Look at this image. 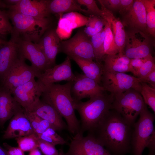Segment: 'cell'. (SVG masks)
I'll use <instances>...</instances> for the list:
<instances>
[{"mask_svg": "<svg viewBox=\"0 0 155 155\" xmlns=\"http://www.w3.org/2000/svg\"><path fill=\"white\" fill-rule=\"evenodd\" d=\"M70 60L67 56L61 64L46 69L37 78L36 81L44 86L62 81H73L75 75L72 70Z\"/></svg>", "mask_w": 155, "mask_h": 155, "instance_id": "14", "label": "cell"}, {"mask_svg": "<svg viewBox=\"0 0 155 155\" xmlns=\"http://www.w3.org/2000/svg\"><path fill=\"white\" fill-rule=\"evenodd\" d=\"M25 61L19 57L2 80L3 87L11 93L16 88L37 77L31 66L27 65Z\"/></svg>", "mask_w": 155, "mask_h": 155, "instance_id": "11", "label": "cell"}, {"mask_svg": "<svg viewBox=\"0 0 155 155\" xmlns=\"http://www.w3.org/2000/svg\"><path fill=\"white\" fill-rule=\"evenodd\" d=\"M47 0H20L16 5L8 7L23 14L39 18H48Z\"/></svg>", "mask_w": 155, "mask_h": 155, "instance_id": "20", "label": "cell"}, {"mask_svg": "<svg viewBox=\"0 0 155 155\" xmlns=\"http://www.w3.org/2000/svg\"><path fill=\"white\" fill-rule=\"evenodd\" d=\"M140 93L145 104L155 113V88L150 86L147 83L142 82Z\"/></svg>", "mask_w": 155, "mask_h": 155, "instance_id": "36", "label": "cell"}, {"mask_svg": "<svg viewBox=\"0 0 155 155\" xmlns=\"http://www.w3.org/2000/svg\"><path fill=\"white\" fill-rule=\"evenodd\" d=\"M121 16V22L129 30L139 31L149 35L147 31L146 10L142 0H134L130 9Z\"/></svg>", "mask_w": 155, "mask_h": 155, "instance_id": "16", "label": "cell"}, {"mask_svg": "<svg viewBox=\"0 0 155 155\" xmlns=\"http://www.w3.org/2000/svg\"><path fill=\"white\" fill-rule=\"evenodd\" d=\"M34 133L33 129L23 108L13 117L4 131L3 138L9 139L27 136Z\"/></svg>", "mask_w": 155, "mask_h": 155, "instance_id": "17", "label": "cell"}, {"mask_svg": "<svg viewBox=\"0 0 155 155\" xmlns=\"http://www.w3.org/2000/svg\"><path fill=\"white\" fill-rule=\"evenodd\" d=\"M70 58L76 62L86 76L100 84L103 73L102 63L75 57Z\"/></svg>", "mask_w": 155, "mask_h": 155, "instance_id": "25", "label": "cell"}, {"mask_svg": "<svg viewBox=\"0 0 155 155\" xmlns=\"http://www.w3.org/2000/svg\"><path fill=\"white\" fill-rule=\"evenodd\" d=\"M101 7L104 13L103 18L111 24L118 54H124L126 39L125 26L121 20L115 17L113 12Z\"/></svg>", "mask_w": 155, "mask_h": 155, "instance_id": "22", "label": "cell"}, {"mask_svg": "<svg viewBox=\"0 0 155 155\" xmlns=\"http://www.w3.org/2000/svg\"><path fill=\"white\" fill-rule=\"evenodd\" d=\"M43 86L34 79L15 88L11 94L26 111L31 112L40 99L43 91Z\"/></svg>", "mask_w": 155, "mask_h": 155, "instance_id": "13", "label": "cell"}, {"mask_svg": "<svg viewBox=\"0 0 155 155\" xmlns=\"http://www.w3.org/2000/svg\"><path fill=\"white\" fill-rule=\"evenodd\" d=\"M12 94L3 87L0 88V126L23 109Z\"/></svg>", "mask_w": 155, "mask_h": 155, "instance_id": "21", "label": "cell"}, {"mask_svg": "<svg viewBox=\"0 0 155 155\" xmlns=\"http://www.w3.org/2000/svg\"><path fill=\"white\" fill-rule=\"evenodd\" d=\"M104 28L105 29V35L104 42V55H114L118 53L111 24L106 20Z\"/></svg>", "mask_w": 155, "mask_h": 155, "instance_id": "29", "label": "cell"}, {"mask_svg": "<svg viewBox=\"0 0 155 155\" xmlns=\"http://www.w3.org/2000/svg\"><path fill=\"white\" fill-rule=\"evenodd\" d=\"M16 140L18 147L24 152L30 151L38 148L37 137L34 133L28 135L16 138Z\"/></svg>", "mask_w": 155, "mask_h": 155, "instance_id": "33", "label": "cell"}, {"mask_svg": "<svg viewBox=\"0 0 155 155\" xmlns=\"http://www.w3.org/2000/svg\"><path fill=\"white\" fill-rule=\"evenodd\" d=\"M101 82L105 91L113 96L130 89L140 93L141 89L139 78L123 73L103 71Z\"/></svg>", "mask_w": 155, "mask_h": 155, "instance_id": "7", "label": "cell"}, {"mask_svg": "<svg viewBox=\"0 0 155 155\" xmlns=\"http://www.w3.org/2000/svg\"><path fill=\"white\" fill-rule=\"evenodd\" d=\"M7 151V155H24V152L19 148L12 147L7 143L3 144Z\"/></svg>", "mask_w": 155, "mask_h": 155, "instance_id": "45", "label": "cell"}, {"mask_svg": "<svg viewBox=\"0 0 155 155\" xmlns=\"http://www.w3.org/2000/svg\"><path fill=\"white\" fill-rule=\"evenodd\" d=\"M97 1L101 6L112 12L119 11L120 0H98Z\"/></svg>", "mask_w": 155, "mask_h": 155, "instance_id": "41", "label": "cell"}, {"mask_svg": "<svg viewBox=\"0 0 155 155\" xmlns=\"http://www.w3.org/2000/svg\"><path fill=\"white\" fill-rule=\"evenodd\" d=\"M7 42L0 38V47L4 44Z\"/></svg>", "mask_w": 155, "mask_h": 155, "instance_id": "49", "label": "cell"}, {"mask_svg": "<svg viewBox=\"0 0 155 155\" xmlns=\"http://www.w3.org/2000/svg\"><path fill=\"white\" fill-rule=\"evenodd\" d=\"M62 17L68 21L73 30L86 26L88 19V17L76 11L63 14Z\"/></svg>", "mask_w": 155, "mask_h": 155, "instance_id": "35", "label": "cell"}, {"mask_svg": "<svg viewBox=\"0 0 155 155\" xmlns=\"http://www.w3.org/2000/svg\"><path fill=\"white\" fill-rule=\"evenodd\" d=\"M75 75L71 89L74 100L79 101L85 98H90L105 91L100 84L84 74L76 73Z\"/></svg>", "mask_w": 155, "mask_h": 155, "instance_id": "15", "label": "cell"}, {"mask_svg": "<svg viewBox=\"0 0 155 155\" xmlns=\"http://www.w3.org/2000/svg\"><path fill=\"white\" fill-rule=\"evenodd\" d=\"M139 115L138 120L133 126L131 148L133 155H142L146 147L151 152L155 148L154 115L149 111L146 105Z\"/></svg>", "mask_w": 155, "mask_h": 155, "instance_id": "5", "label": "cell"}, {"mask_svg": "<svg viewBox=\"0 0 155 155\" xmlns=\"http://www.w3.org/2000/svg\"><path fill=\"white\" fill-rule=\"evenodd\" d=\"M81 5H84L87 8V14L90 16L100 17L103 18L104 13L98 7L94 0H76Z\"/></svg>", "mask_w": 155, "mask_h": 155, "instance_id": "37", "label": "cell"}, {"mask_svg": "<svg viewBox=\"0 0 155 155\" xmlns=\"http://www.w3.org/2000/svg\"><path fill=\"white\" fill-rule=\"evenodd\" d=\"M60 40L55 29H48L37 43L47 59L50 68L56 65V57L60 52Z\"/></svg>", "mask_w": 155, "mask_h": 155, "instance_id": "18", "label": "cell"}, {"mask_svg": "<svg viewBox=\"0 0 155 155\" xmlns=\"http://www.w3.org/2000/svg\"><path fill=\"white\" fill-rule=\"evenodd\" d=\"M70 140L69 149L64 155H112L92 133L84 136L79 132Z\"/></svg>", "mask_w": 155, "mask_h": 155, "instance_id": "9", "label": "cell"}, {"mask_svg": "<svg viewBox=\"0 0 155 155\" xmlns=\"http://www.w3.org/2000/svg\"><path fill=\"white\" fill-rule=\"evenodd\" d=\"M0 155H7L6 150L4 149L0 146Z\"/></svg>", "mask_w": 155, "mask_h": 155, "instance_id": "48", "label": "cell"}, {"mask_svg": "<svg viewBox=\"0 0 155 155\" xmlns=\"http://www.w3.org/2000/svg\"><path fill=\"white\" fill-rule=\"evenodd\" d=\"M31 112L47 121L51 127L56 131H61L68 129L67 124L56 110L51 105L40 99L35 105Z\"/></svg>", "mask_w": 155, "mask_h": 155, "instance_id": "19", "label": "cell"}, {"mask_svg": "<svg viewBox=\"0 0 155 155\" xmlns=\"http://www.w3.org/2000/svg\"><path fill=\"white\" fill-rule=\"evenodd\" d=\"M9 20L7 11L0 9V35H6L11 33L13 27Z\"/></svg>", "mask_w": 155, "mask_h": 155, "instance_id": "40", "label": "cell"}, {"mask_svg": "<svg viewBox=\"0 0 155 155\" xmlns=\"http://www.w3.org/2000/svg\"><path fill=\"white\" fill-rule=\"evenodd\" d=\"M37 138L38 148L44 155H64L65 153L62 149L57 150L55 146Z\"/></svg>", "mask_w": 155, "mask_h": 155, "instance_id": "39", "label": "cell"}, {"mask_svg": "<svg viewBox=\"0 0 155 155\" xmlns=\"http://www.w3.org/2000/svg\"><path fill=\"white\" fill-rule=\"evenodd\" d=\"M133 126L116 111L111 109L102 119L92 134L111 154L124 155L131 148Z\"/></svg>", "mask_w": 155, "mask_h": 155, "instance_id": "1", "label": "cell"}, {"mask_svg": "<svg viewBox=\"0 0 155 155\" xmlns=\"http://www.w3.org/2000/svg\"><path fill=\"white\" fill-rule=\"evenodd\" d=\"M18 57V48L16 43L9 40L0 47V77L2 80Z\"/></svg>", "mask_w": 155, "mask_h": 155, "instance_id": "23", "label": "cell"}, {"mask_svg": "<svg viewBox=\"0 0 155 155\" xmlns=\"http://www.w3.org/2000/svg\"><path fill=\"white\" fill-rule=\"evenodd\" d=\"M105 35L104 28L99 32L90 37L93 49L94 59L96 61L102 63L105 56L104 50V42Z\"/></svg>", "mask_w": 155, "mask_h": 155, "instance_id": "27", "label": "cell"}, {"mask_svg": "<svg viewBox=\"0 0 155 155\" xmlns=\"http://www.w3.org/2000/svg\"><path fill=\"white\" fill-rule=\"evenodd\" d=\"M63 15H59L56 32L61 40L69 39L73 30L68 21L62 17Z\"/></svg>", "mask_w": 155, "mask_h": 155, "instance_id": "34", "label": "cell"}, {"mask_svg": "<svg viewBox=\"0 0 155 155\" xmlns=\"http://www.w3.org/2000/svg\"><path fill=\"white\" fill-rule=\"evenodd\" d=\"M24 111L35 134H41L48 128L51 127L50 124L46 121L42 119L32 112H27L25 110Z\"/></svg>", "mask_w": 155, "mask_h": 155, "instance_id": "31", "label": "cell"}, {"mask_svg": "<svg viewBox=\"0 0 155 155\" xmlns=\"http://www.w3.org/2000/svg\"><path fill=\"white\" fill-rule=\"evenodd\" d=\"M35 134L38 139L43 140L55 146L58 145H63L67 143L66 141L59 135L56 131L51 127L48 128L41 134Z\"/></svg>", "mask_w": 155, "mask_h": 155, "instance_id": "32", "label": "cell"}, {"mask_svg": "<svg viewBox=\"0 0 155 155\" xmlns=\"http://www.w3.org/2000/svg\"><path fill=\"white\" fill-rule=\"evenodd\" d=\"M146 13V23L148 34L155 37V0H142Z\"/></svg>", "mask_w": 155, "mask_h": 155, "instance_id": "28", "label": "cell"}, {"mask_svg": "<svg viewBox=\"0 0 155 155\" xmlns=\"http://www.w3.org/2000/svg\"><path fill=\"white\" fill-rule=\"evenodd\" d=\"M72 82L62 85L54 83L43 86L41 96L42 100L52 106L64 118L67 130L73 135L80 132V123L75 113L74 101L71 91Z\"/></svg>", "mask_w": 155, "mask_h": 155, "instance_id": "2", "label": "cell"}, {"mask_svg": "<svg viewBox=\"0 0 155 155\" xmlns=\"http://www.w3.org/2000/svg\"><path fill=\"white\" fill-rule=\"evenodd\" d=\"M134 0H120V6L119 11L122 15L128 11L132 7Z\"/></svg>", "mask_w": 155, "mask_h": 155, "instance_id": "43", "label": "cell"}, {"mask_svg": "<svg viewBox=\"0 0 155 155\" xmlns=\"http://www.w3.org/2000/svg\"><path fill=\"white\" fill-rule=\"evenodd\" d=\"M50 13L63 15L73 11H79L87 14V10L82 9L76 0H49L48 5Z\"/></svg>", "mask_w": 155, "mask_h": 155, "instance_id": "26", "label": "cell"}, {"mask_svg": "<svg viewBox=\"0 0 155 155\" xmlns=\"http://www.w3.org/2000/svg\"><path fill=\"white\" fill-rule=\"evenodd\" d=\"M147 57L143 58L130 59V65L132 69V73L134 75L145 62Z\"/></svg>", "mask_w": 155, "mask_h": 155, "instance_id": "42", "label": "cell"}, {"mask_svg": "<svg viewBox=\"0 0 155 155\" xmlns=\"http://www.w3.org/2000/svg\"><path fill=\"white\" fill-rule=\"evenodd\" d=\"M15 43L18 46L19 57L30 62L31 67L37 75V78L50 68L47 59L37 43L21 40Z\"/></svg>", "mask_w": 155, "mask_h": 155, "instance_id": "12", "label": "cell"}, {"mask_svg": "<svg viewBox=\"0 0 155 155\" xmlns=\"http://www.w3.org/2000/svg\"><path fill=\"white\" fill-rule=\"evenodd\" d=\"M130 59L125 54H117L105 55L102 61L103 71L123 73L130 72L132 69L130 66Z\"/></svg>", "mask_w": 155, "mask_h": 155, "instance_id": "24", "label": "cell"}, {"mask_svg": "<svg viewBox=\"0 0 155 155\" xmlns=\"http://www.w3.org/2000/svg\"><path fill=\"white\" fill-rule=\"evenodd\" d=\"M105 22L104 19L100 17L90 16L84 32L88 36L91 37L103 29Z\"/></svg>", "mask_w": 155, "mask_h": 155, "instance_id": "30", "label": "cell"}, {"mask_svg": "<svg viewBox=\"0 0 155 155\" xmlns=\"http://www.w3.org/2000/svg\"><path fill=\"white\" fill-rule=\"evenodd\" d=\"M20 1V0H5L3 1L5 5V8H8L9 6L16 5Z\"/></svg>", "mask_w": 155, "mask_h": 155, "instance_id": "46", "label": "cell"}, {"mask_svg": "<svg viewBox=\"0 0 155 155\" xmlns=\"http://www.w3.org/2000/svg\"><path fill=\"white\" fill-rule=\"evenodd\" d=\"M7 12L13 25L9 40L12 42H15L21 40L37 43L49 28L50 21L48 18H37L11 9H9Z\"/></svg>", "mask_w": 155, "mask_h": 155, "instance_id": "4", "label": "cell"}, {"mask_svg": "<svg viewBox=\"0 0 155 155\" xmlns=\"http://www.w3.org/2000/svg\"><path fill=\"white\" fill-rule=\"evenodd\" d=\"M126 32L124 54L130 59L143 58L152 55L154 42L149 35L138 30Z\"/></svg>", "mask_w": 155, "mask_h": 155, "instance_id": "10", "label": "cell"}, {"mask_svg": "<svg viewBox=\"0 0 155 155\" xmlns=\"http://www.w3.org/2000/svg\"><path fill=\"white\" fill-rule=\"evenodd\" d=\"M139 78L141 83H148L151 87L155 88V69L144 77Z\"/></svg>", "mask_w": 155, "mask_h": 155, "instance_id": "44", "label": "cell"}, {"mask_svg": "<svg viewBox=\"0 0 155 155\" xmlns=\"http://www.w3.org/2000/svg\"><path fill=\"white\" fill-rule=\"evenodd\" d=\"M29 155H41L38 148H35L30 151Z\"/></svg>", "mask_w": 155, "mask_h": 155, "instance_id": "47", "label": "cell"}, {"mask_svg": "<svg viewBox=\"0 0 155 155\" xmlns=\"http://www.w3.org/2000/svg\"><path fill=\"white\" fill-rule=\"evenodd\" d=\"M105 91L92 96L85 102L74 101V108L80 116V133L92 132L111 109L114 98Z\"/></svg>", "mask_w": 155, "mask_h": 155, "instance_id": "3", "label": "cell"}, {"mask_svg": "<svg viewBox=\"0 0 155 155\" xmlns=\"http://www.w3.org/2000/svg\"><path fill=\"white\" fill-rule=\"evenodd\" d=\"M113 96L111 109L118 113L128 124L133 126L146 105L140 93L130 89Z\"/></svg>", "mask_w": 155, "mask_h": 155, "instance_id": "6", "label": "cell"}, {"mask_svg": "<svg viewBox=\"0 0 155 155\" xmlns=\"http://www.w3.org/2000/svg\"><path fill=\"white\" fill-rule=\"evenodd\" d=\"M60 52L70 58L75 57L91 61L94 59L90 37L84 30H79L72 37L61 42Z\"/></svg>", "mask_w": 155, "mask_h": 155, "instance_id": "8", "label": "cell"}, {"mask_svg": "<svg viewBox=\"0 0 155 155\" xmlns=\"http://www.w3.org/2000/svg\"><path fill=\"white\" fill-rule=\"evenodd\" d=\"M155 69V59L152 55L147 57L145 62L135 73L138 78H142Z\"/></svg>", "mask_w": 155, "mask_h": 155, "instance_id": "38", "label": "cell"}]
</instances>
